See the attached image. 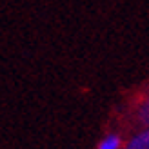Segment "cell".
Listing matches in <instances>:
<instances>
[{
    "instance_id": "obj_1",
    "label": "cell",
    "mask_w": 149,
    "mask_h": 149,
    "mask_svg": "<svg viewBox=\"0 0 149 149\" xmlns=\"http://www.w3.org/2000/svg\"><path fill=\"white\" fill-rule=\"evenodd\" d=\"M129 149H149V129L138 133L136 136H133L127 144Z\"/></svg>"
},
{
    "instance_id": "obj_2",
    "label": "cell",
    "mask_w": 149,
    "mask_h": 149,
    "mask_svg": "<svg viewBox=\"0 0 149 149\" xmlns=\"http://www.w3.org/2000/svg\"><path fill=\"white\" fill-rule=\"evenodd\" d=\"M120 147H122V138L118 135H107L98 144V149H120Z\"/></svg>"
},
{
    "instance_id": "obj_3",
    "label": "cell",
    "mask_w": 149,
    "mask_h": 149,
    "mask_svg": "<svg viewBox=\"0 0 149 149\" xmlns=\"http://www.w3.org/2000/svg\"><path fill=\"white\" fill-rule=\"evenodd\" d=\"M146 107H147V109H149V98H147V102H146Z\"/></svg>"
}]
</instances>
